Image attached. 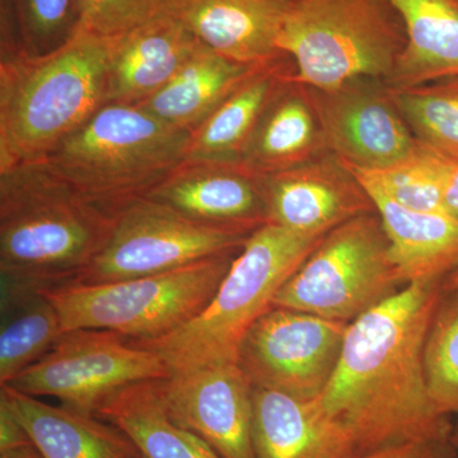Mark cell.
I'll use <instances>...</instances> for the list:
<instances>
[{
    "label": "cell",
    "mask_w": 458,
    "mask_h": 458,
    "mask_svg": "<svg viewBox=\"0 0 458 458\" xmlns=\"http://www.w3.org/2000/svg\"><path fill=\"white\" fill-rule=\"evenodd\" d=\"M96 417L122 430L138 458H222L197 434L172 420L161 379L126 386L102 403Z\"/></svg>",
    "instance_id": "cell-24"
},
{
    "label": "cell",
    "mask_w": 458,
    "mask_h": 458,
    "mask_svg": "<svg viewBox=\"0 0 458 458\" xmlns=\"http://www.w3.org/2000/svg\"><path fill=\"white\" fill-rule=\"evenodd\" d=\"M190 138L140 105L106 104L44 161L81 197L116 216L186 158Z\"/></svg>",
    "instance_id": "cell-4"
},
{
    "label": "cell",
    "mask_w": 458,
    "mask_h": 458,
    "mask_svg": "<svg viewBox=\"0 0 458 458\" xmlns=\"http://www.w3.org/2000/svg\"><path fill=\"white\" fill-rule=\"evenodd\" d=\"M349 324L271 307L247 331L237 363L254 387L315 400L335 372Z\"/></svg>",
    "instance_id": "cell-11"
},
{
    "label": "cell",
    "mask_w": 458,
    "mask_h": 458,
    "mask_svg": "<svg viewBox=\"0 0 458 458\" xmlns=\"http://www.w3.org/2000/svg\"><path fill=\"white\" fill-rule=\"evenodd\" d=\"M424 369L436 411L448 418L458 412V291L442 292L430 321Z\"/></svg>",
    "instance_id": "cell-30"
},
{
    "label": "cell",
    "mask_w": 458,
    "mask_h": 458,
    "mask_svg": "<svg viewBox=\"0 0 458 458\" xmlns=\"http://www.w3.org/2000/svg\"><path fill=\"white\" fill-rule=\"evenodd\" d=\"M405 25V50L388 87L458 77V0H390Z\"/></svg>",
    "instance_id": "cell-25"
},
{
    "label": "cell",
    "mask_w": 458,
    "mask_h": 458,
    "mask_svg": "<svg viewBox=\"0 0 458 458\" xmlns=\"http://www.w3.org/2000/svg\"><path fill=\"white\" fill-rule=\"evenodd\" d=\"M451 441H414L370 452L360 458H447Z\"/></svg>",
    "instance_id": "cell-32"
},
{
    "label": "cell",
    "mask_w": 458,
    "mask_h": 458,
    "mask_svg": "<svg viewBox=\"0 0 458 458\" xmlns=\"http://www.w3.org/2000/svg\"><path fill=\"white\" fill-rule=\"evenodd\" d=\"M443 203L448 216L458 221V161H454L448 170L443 192Z\"/></svg>",
    "instance_id": "cell-34"
},
{
    "label": "cell",
    "mask_w": 458,
    "mask_h": 458,
    "mask_svg": "<svg viewBox=\"0 0 458 458\" xmlns=\"http://www.w3.org/2000/svg\"><path fill=\"white\" fill-rule=\"evenodd\" d=\"M198 42L174 13L162 14L113 40L105 105H140L152 98L179 72Z\"/></svg>",
    "instance_id": "cell-16"
},
{
    "label": "cell",
    "mask_w": 458,
    "mask_h": 458,
    "mask_svg": "<svg viewBox=\"0 0 458 458\" xmlns=\"http://www.w3.org/2000/svg\"><path fill=\"white\" fill-rule=\"evenodd\" d=\"M41 289L2 284V386L45 357L65 334L59 312Z\"/></svg>",
    "instance_id": "cell-26"
},
{
    "label": "cell",
    "mask_w": 458,
    "mask_h": 458,
    "mask_svg": "<svg viewBox=\"0 0 458 458\" xmlns=\"http://www.w3.org/2000/svg\"><path fill=\"white\" fill-rule=\"evenodd\" d=\"M403 286L376 210L325 234L280 288L273 307L351 324Z\"/></svg>",
    "instance_id": "cell-8"
},
{
    "label": "cell",
    "mask_w": 458,
    "mask_h": 458,
    "mask_svg": "<svg viewBox=\"0 0 458 458\" xmlns=\"http://www.w3.org/2000/svg\"><path fill=\"white\" fill-rule=\"evenodd\" d=\"M451 445L458 451V423L451 434Z\"/></svg>",
    "instance_id": "cell-37"
},
{
    "label": "cell",
    "mask_w": 458,
    "mask_h": 458,
    "mask_svg": "<svg viewBox=\"0 0 458 458\" xmlns=\"http://www.w3.org/2000/svg\"><path fill=\"white\" fill-rule=\"evenodd\" d=\"M12 408L44 458H138L131 439L96 415L56 408L9 386Z\"/></svg>",
    "instance_id": "cell-21"
},
{
    "label": "cell",
    "mask_w": 458,
    "mask_h": 458,
    "mask_svg": "<svg viewBox=\"0 0 458 458\" xmlns=\"http://www.w3.org/2000/svg\"><path fill=\"white\" fill-rule=\"evenodd\" d=\"M111 44L77 29L47 55H2L0 171L44 161L104 106Z\"/></svg>",
    "instance_id": "cell-3"
},
{
    "label": "cell",
    "mask_w": 458,
    "mask_h": 458,
    "mask_svg": "<svg viewBox=\"0 0 458 458\" xmlns=\"http://www.w3.org/2000/svg\"><path fill=\"white\" fill-rule=\"evenodd\" d=\"M32 443L25 427L12 408L7 394L0 390V451Z\"/></svg>",
    "instance_id": "cell-33"
},
{
    "label": "cell",
    "mask_w": 458,
    "mask_h": 458,
    "mask_svg": "<svg viewBox=\"0 0 458 458\" xmlns=\"http://www.w3.org/2000/svg\"><path fill=\"white\" fill-rule=\"evenodd\" d=\"M364 188V186H363ZM381 218L391 259L405 285L442 283L458 269V221L445 213L419 212L364 188Z\"/></svg>",
    "instance_id": "cell-19"
},
{
    "label": "cell",
    "mask_w": 458,
    "mask_h": 458,
    "mask_svg": "<svg viewBox=\"0 0 458 458\" xmlns=\"http://www.w3.org/2000/svg\"><path fill=\"white\" fill-rule=\"evenodd\" d=\"M238 251L140 278L104 284L64 282L41 291L55 306L65 333L104 330L129 340H155L204 311Z\"/></svg>",
    "instance_id": "cell-7"
},
{
    "label": "cell",
    "mask_w": 458,
    "mask_h": 458,
    "mask_svg": "<svg viewBox=\"0 0 458 458\" xmlns=\"http://www.w3.org/2000/svg\"><path fill=\"white\" fill-rule=\"evenodd\" d=\"M328 153L302 84H283L262 114L240 161L260 176L289 170Z\"/></svg>",
    "instance_id": "cell-22"
},
{
    "label": "cell",
    "mask_w": 458,
    "mask_h": 458,
    "mask_svg": "<svg viewBox=\"0 0 458 458\" xmlns=\"http://www.w3.org/2000/svg\"><path fill=\"white\" fill-rule=\"evenodd\" d=\"M0 458H44L33 443L11 448V450L0 451Z\"/></svg>",
    "instance_id": "cell-35"
},
{
    "label": "cell",
    "mask_w": 458,
    "mask_h": 458,
    "mask_svg": "<svg viewBox=\"0 0 458 458\" xmlns=\"http://www.w3.org/2000/svg\"><path fill=\"white\" fill-rule=\"evenodd\" d=\"M285 0H176L174 14L210 49L243 65L282 55Z\"/></svg>",
    "instance_id": "cell-18"
},
{
    "label": "cell",
    "mask_w": 458,
    "mask_h": 458,
    "mask_svg": "<svg viewBox=\"0 0 458 458\" xmlns=\"http://www.w3.org/2000/svg\"><path fill=\"white\" fill-rule=\"evenodd\" d=\"M252 390L237 361L172 370L161 379L172 420L197 434L222 458H256Z\"/></svg>",
    "instance_id": "cell-13"
},
{
    "label": "cell",
    "mask_w": 458,
    "mask_h": 458,
    "mask_svg": "<svg viewBox=\"0 0 458 458\" xmlns=\"http://www.w3.org/2000/svg\"><path fill=\"white\" fill-rule=\"evenodd\" d=\"M387 89L415 138L458 161V77Z\"/></svg>",
    "instance_id": "cell-29"
},
{
    "label": "cell",
    "mask_w": 458,
    "mask_h": 458,
    "mask_svg": "<svg viewBox=\"0 0 458 458\" xmlns=\"http://www.w3.org/2000/svg\"><path fill=\"white\" fill-rule=\"evenodd\" d=\"M114 218L47 161L0 171L2 283L41 289L73 279L106 245Z\"/></svg>",
    "instance_id": "cell-2"
},
{
    "label": "cell",
    "mask_w": 458,
    "mask_h": 458,
    "mask_svg": "<svg viewBox=\"0 0 458 458\" xmlns=\"http://www.w3.org/2000/svg\"><path fill=\"white\" fill-rule=\"evenodd\" d=\"M252 403L256 458L363 457L348 430L327 417L316 399L254 387Z\"/></svg>",
    "instance_id": "cell-17"
},
{
    "label": "cell",
    "mask_w": 458,
    "mask_h": 458,
    "mask_svg": "<svg viewBox=\"0 0 458 458\" xmlns=\"http://www.w3.org/2000/svg\"><path fill=\"white\" fill-rule=\"evenodd\" d=\"M267 223L300 233L327 234L375 203L357 177L331 153L262 176Z\"/></svg>",
    "instance_id": "cell-14"
},
{
    "label": "cell",
    "mask_w": 458,
    "mask_h": 458,
    "mask_svg": "<svg viewBox=\"0 0 458 458\" xmlns=\"http://www.w3.org/2000/svg\"><path fill=\"white\" fill-rule=\"evenodd\" d=\"M251 233L201 225L143 198L117 214L106 245L68 282L104 284L165 273L238 251Z\"/></svg>",
    "instance_id": "cell-9"
},
{
    "label": "cell",
    "mask_w": 458,
    "mask_h": 458,
    "mask_svg": "<svg viewBox=\"0 0 458 458\" xmlns=\"http://www.w3.org/2000/svg\"><path fill=\"white\" fill-rule=\"evenodd\" d=\"M441 288L442 292L458 291V269L443 280Z\"/></svg>",
    "instance_id": "cell-36"
},
{
    "label": "cell",
    "mask_w": 458,
    "mask_h": 458,
    "mask_svg": "<svg viewBox=\"0 0 458 458\" xmlns=\"http://www.w3.org/2000/svg\"><path fill=\"white\" fill-rule=\"evenodd\" d=\"M452 159L419 141L417 149L377 171L345 167L364 188L378 190L394 203L419 212L445 213V179Z\"/></svg>",
    "instance_id": "cell-28"
},
{
    "label": "cell",
    "mask_w": 458,
    "mask_h": 458,
    "mask_svg": "<svg viewBox=\"0 0 458 458\" xmlns=\"http://www.w3.org/2000/svg\"><path fill=\"white\" fill-rule=\"evenodd\" d=\"M406 42L390 0H294L276 47L293 60L295 83L328 90L360 80L387 82Z\"/></svg>",
    "instance_id": "cell-6"
},
{
    "label": "cell",
    "mask_w": 458,
    "mask_h": 458,
    "mask_svg": "<svg viewBox=\"0 0 458 458\" xmlns=\"http://www.w3.org/2000/svg\"><path fill=\"white\" fill-rule=\"evenodd\" d=\"M77 29L78 0H2V55H47Z\"/></svg>",
    "instance_id": "cell-27"
},
{
    "label": "cell",
    "mask_w": 458,
    "mask_h": 458,
    "mask_svg": "<svg viewBox=\"0 0 458 458\" xmlns=\"http://www.w3.org/2000/svg\"><path fill=\"white\" fill-rule=\"evenodd\" d=\"M285 2H294V0H285Z\"/></svg>",
    "instance_id": "cell-38"
},
{
    "label": "cell",
    "mask_w": 458,
    "mask_h": 458,
    "mask_svg": "<svg viewBox=\"0 0 458 458\" xmlns=\"http://www.w3.org/2000/svg\"><path fill=\"white\" fill-rule=\"evenodd\" d=\"M294 74L286 54L255 65L190 138L186 158L240 161L271 99Z\"/></svg>",
    "instance_id": "cell-20"
},
{
    "label": "cell",
    "mask_w": 458,
    "mask_h": 458,
    "mask_svg": "<svg viewBox=\"0 0 458 458\" xmlns=\"http://www.w3.org/2000/svg\"><path fill=\"white\" fill-rule=\"evenodd\" d=\"M324 237L265 223L247 238L203 312L158 339L129 342L161 355L171 372L237 361L247 331Z\"/></svg>",
    "instance_id": "cell-5"
},
{
    "label": "cell",
    "mask_w": 458,
    "mask_h": 458,
    "mask_svg": "<svg viewBox=\"0 0 458 458\" xmlns=\"http://www.w3.org/2000/svg\"><path fill=\"white\" fill-rule=\"evenodd\" d=\"M441 285H405L349 324L335 372L316 400L348 430L361 456L401 443L451 441L424 369Z\"/></svg>",
    "instance_id": "cell-1"
},
{
    "label": "cell",
    "mask_w": 458,
    "mask_h": 458,
    "mask_svg": "<svg viewBox=\"0 0 458 458\" xmlns=\"http://www.w3.org/2000/svg\"><path fill=\"white\" fill-rule=\"evenodd\" d=\"M147 198L210 227L251 233L267 223L262 176L241 161L185 158Z\"/></svg>",
    "instance_id": "cell-15"
},
{
    "label": "cell",
    "mask_w": 458,
    "mask_h": 458,
    "mask_svg": "<svg viewBox=\"0 0 458 458\" xmlns=\"http://www.w3.org/2000/svg\"><path fill=\"white\" fill-rule=\"evenodd\" d=\"M304 89L327 152L346 167L382 170L417 149L419 140L382 81H354L328 90Z\"/></svg>",
    "instance_id": "cell-12"
},
{
    "label": "cell",
    "mask_w": 458,
    "mask_h": 458,
    "mask_svg": "<svg viewBox=\"0 0 458 458\" xmlns=\"http://www.w3.org/2000/svg\"><path fill=\"white\" fill-rule=\"evenodd\" d=\"M176 0H78V29L116 40L155 18L174 13Z\"/></svg>",
    "instance_id": "cell-31"
},
{
    "label": "cell",
    "mask_w": 458,
    "mask_h": 458,
    "mask_svg": "<svg viewBox=\"0 0 458 458\" xmlns=\"http://www.w3.org/2000/svg\"><path fill=\"white\" fill-rule=\"evenodd\" d=\"M170 375L161 355L123 336L74 330L4 386L35 397H56L65 408L96 415L108 397L126 386Z\"/></svg>",
    "instance_id": "cell-10"
},
{
    "label": "cell",
    "mask_w": 458,
    "mask_h": 458,
    "mask_svg": "<svg viewBox=\"0 0 458 458\" xmlns=\"http://www.w3.org/2000/svg\"><path fill=\"white\" fill-rule=\"evenodd\" d=\"M254 66L232 62L199 41L170 82L140 106L192 134Z\"/></svg>",
    "instance_id": "cell-23"
}]
</instances>
